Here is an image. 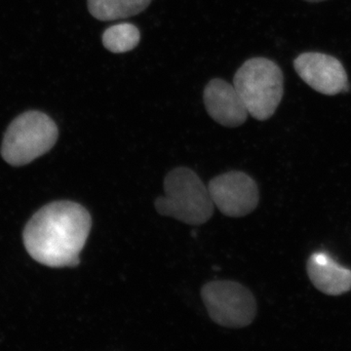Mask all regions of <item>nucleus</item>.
<instances>
[{"label": "nucleus", "mask_w": 351, "mask_h": 351, "mask_svg": "<svg viewBox=\"0 0 351 351\" xmlns=\"http://www.w3.org/2000/svg\"><path fill=\"white\" fill-rule=\"evenodd\" d=\"M59 130L45 113L31 110L22 113L7 128L1 154L7 163L23 166L43 156L56 144Z\"/></svg>", "instance_id": "obj_4"}, {"label": "nucleus", "mask_w": 351, "mask_h": 351, "mask_svg": "<svg viewBox=\"0 0 351 351\" xmlns=\"http://www.w3.org/2000/svg\"><path fill=\"white\" fill-rule=\"evenodd\" d=\"M203 302L214 322L228 328L250 325L257 314L251 291L233 281H212L202 288Z\"/></svg>", "instance_id": "obj_5"}, {"label": "nucleus", "mask_w": 351, "mask_h": 351, "mask_svg": "<svg viewBox=\"0 0 351 351\" xmlns=\"http://www.w3.org/2000/svg\"><path fill=\"white\" fill-rule=\"evenodd\" d=\"M294 68L300 77L318 93L334 96L350 90L345 68L330 55L304 53L295 58Z\"/></svg>", "instance_id": "obj_7"}, {"label": "nucleus", "mask_w": 351, "mask_h": 351, "mask_svg": "<svg viewBox=\"0 0 351 351\" xmlns=\"http://www.w3.org/2000/svg\"><path fill=\"white\" fill-rule=\"evenodd\" d=\"M306 1H308V2H321V1H324V0H306Z\"/></svg>", "instance_id": "obj_12"}, {"label": "nucleus", "mask_w": 351, "mask_h": 351, "mask_svg": "<svg viewBox=\"0 0 351 351\" xmlns=\"http://www.w3.org/2000/svg\"><path fill=\"white\" fill-rule=\"evenodd\" d=\"M152 0H87L88 10L99 21L125 19L142 13Z\"/></svg>", "instance_id": "obj_10"}, {"label": "nucleus", "mask_w": 351, "mask_h": 351, "mask_svg": "<svg viewBox=\"0 0 351 351\" xmlns=\"http://www.w3.org/2000/svg\"><path fill=\"white\" fill-rule=\"evenodd\" d=\"M91 226V216L78 203H50L25 226V247L34 260L47 267H76Z\"/></svg>", "instance_id": "obj_1"}, {"label": "nucleus", "mask_w": 351, "mask_h": 351, "mask_svg": "<svg viewBox=\"0 0 351 351\" xmlns=\"http://www.w3.org/2000/svg\"><path fill=\"white\" fill-rule=\"evenodd\" d=\"M140 31L135 25L122 23L106 29L101 36V43L110 52L122 54L135 49L140 43Z\"/></svg>", "instance_id": "obj_11"}, {"label": "nucleus", "mask_w": 351, "mask_h": 351, "mask_svg": "<svg viewBox=\"0 0 351 351\" xmlns=\"http://www.w3.org/2000/svg\"><path fill=\"white\" fill-rule=\"evenodd\" d=\"M208 114L217 123L234 128L245 123L249 113L235 87L221 78L210 80L203 93Z\"/></svg>", "instance_id": "obj_8"}, {"label": "nucleus", "mask_w": 351, "mask_h": 351, "mask_svg": "<svg viewBox=\"0 0 351 351\" xmlns=\"http://www.w3.org/2000/svg\"><path fill=\"white\" fill-rule=\"evenodd\" d=\"M164 191L165 195L156 200L159 214L191 226L203 225L213 216L209 189L193 170L179 167L171 171L164 180Z\"/></svg>", "instance_id": "obj_2"}, {"label": "nucleus", "mask_w": 351, "mask_h": 351, "mask_svg": "<svg viewBox=\"0 0 351 351\" xmlns=\"http://www.w3.org/2000/svg\"><path fill=\"white\" fill-rule=\"evenodd\" d=\"M284 78L278 64L267 58H252L239 69L233 86L249 114L265 121L276 113L282 100Z\"/></svg>", "instance_id": "obj_3"}, {"label": "nucleus", "mask_w": 351, "mask_h": 351, "mask_svg": "<svg viewBox=\"0 0 351 351\" xmlns=\"http://www.w3.org/2000/svg\"><path fill=\"white\" fill-rule=\"evenodd\" d=\"M307 274L320 292L330 295L351 290V270L341 267L327 253H314L307 262Z\"/></svg>", "instance_id": "obj_9"}, {"label": "nucleus", "mask_w": 351, "mask_h": 351, "mask_svg": "<svg viewBox=\"0 0 351 351\" xmlns=\"http://www.w3.org/2000/svg\"><path fill=\"white\" fill-rule=\"evenodd\" d=\"M208 189L215 206L226 216H247L258 206L257 184L243 172L232 171L219 175L209 182Z\"/></svg>", "instance_id": "obj_6"}]
</instances>
